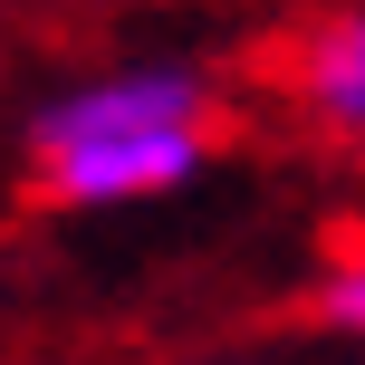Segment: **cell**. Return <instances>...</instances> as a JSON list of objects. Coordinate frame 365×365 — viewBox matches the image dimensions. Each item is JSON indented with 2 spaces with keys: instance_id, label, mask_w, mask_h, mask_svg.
<instances>
[{
  "instance_id": "3957f363",
  "label": "cell",
  "mask_w": 365,
  "mask_h": 365,
  "mask_svg": "<svg viewBox=\"0 0 365 365\" xmlns=\"http://www.w3.org/2000/svg\"><path fill=\"white\" fill-rule=\"evenodd\" d=\"M317 317H327V327H346V336H365V250L346 259V269H327V289H317Z\"/></svg>"
},
{
  "instance_id": "6da1fadb",
  "label": "cell",
  "mask_w": 365,
  "mask_h": 365,
  "mask_svg": "<svg viewBox=\"0 0 365 365\" xmlns=\"http://www.w3.org/2000/svg\"><path fill=\"white\" fill-rule=\"evenodd\" d=\"M29 164L58 202H154L212 164V87L192 68H115L38 106Z\"/></svg>"
},
{
  "instance_id": "7a4b0ae2",
  "label": "cell",
  "mask_w": 365,
  "mask_h": 365,
  "mask_svg": "<svg viewBox=\"0 0 365 365\" xmlns=\"http://www.w3.org/2000/svg\"><path fill=\"white\" fill-rule=\"evenodd\" d=\"M298 106L327 135H365V10H336L298 38Z\"/></svg>"
}]
</instances>
